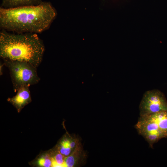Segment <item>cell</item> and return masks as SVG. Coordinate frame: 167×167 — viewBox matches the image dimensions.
<instances>
[{
    "instance_id": "obj_7",
    "label": "cell",
    "mask_w": 167,
    "mask_h": 167,
    "mask_svg": "<svg viewBox=\"0 0 167 167\" xmlns=\"http://www.w3.org/2000/svg\"><path fill=\"white\" fill-rule=\"evenodd\" d=\"M16 92L15 96L8 98L7 101L12 104L15 108L18 113H19L32 100L29 87H22Z\"/></svg>"
},
{
    "instance_id": "obj_1",
    "label": "cell",
    "mask_w": 167,
    "mask_h": 167,
    "mask_svg": "<svg viewBox=\"0 0 167 167\" xmlns=\"http://www.w3.org/2000/svg\"><path fill=\"white\" fill-rule=\"evenodd\" d=\"M51 3L11 9L0 7V27L8 32L39 33L49 28L57 15Z\"/></svg>"
},
{
    "instance_id": "obj_11",
    "label": "cell",
    "mask_w": 167,
    "mask_h": 167,
    "mask_svg": "<svg viewBox=\"0 0 167 167\" xmlns=\"http://www.w3.org/2000/svg\"><path fill=\"white\" fill-rule=\"evenodd\" d=\"M32 164L39 167H52V157L49 150L40 154Z\"/></svg>"
},
{
    "instance_id": "obj_9",
    "label": "cell",
    "mask_w": 167,
    "mask_h": 167,
    "mask_svg": "<svg viewBox=\"0 0 167 167\" xmlns=\"http://www.w3.org/2000/svg\"><path fill=\"white\" fill-rule=\"evenodd\" d=\"M145 116L154 121L157 125L164 138H167V110Z\"/></svg>"
},
{
    "instance_id": "obj_12",
    "label": "cell",
    "mask_w": 167,
    "mask_h": 167,
    "mask_svg": "<svg viewBox=\"0 0 167 167\" xmlns=\"http://www.w3.org/2000/svg\"><path fill=\"white\" fill-rule=\"evenodd\" d=\"M52 160V167H65V157L55 147L49 150Z\"/></svg>"
},
{
    "instance_id": "obj_5",
    "label": "cell",
    "mask_w": 167,
    "mask_h": 167,
    "mask_svg": "<svg viewBox=\"0 0 167 167\" xmlns=\"http://www.w3.org/2000/svg\"><path fill=\"white\" fill-rule=\"evenodd\" d=\"M135 126L150 148H153L154 144L164 138L156 124L147 116H139Z\"/></svg>"
},
{
    "instance_id": "obj_8",
    "label": "cell",
    "mask_w": 167,
    "mask_h": 167,
    "mask_svg": "<svg viewBox=\"0 0 167 167\" xmlns=\"http://www.w3.org/2000/svg\"><path fill=\"white\" fill-rule=\"evenodd\" d=\"M86 153L84 151L81 144L70 155L65 157V167H73L79 166L86 158Z\"/></svg>"
},
{
    "instance_id": "obj_6",
    "label": "cell",
    "mask_w": 167,
    "mask_h": 167,
    "mask_svg": "<svg viewBox=\"0 0 167 167\" xmlns=\"http://www.w3.org/2000/svg\"><path fill=\"white\" fill-rule=\"evenodd\" d=\"M81 144L78 138L66 133L59 141L55 147L66 157L71 154Z\"/></svg>"
},
{
    "instance_id": "obj_4",
    "label": "cell",
    "mask_w": 167,
    "mask_h": 167,
    "mask_svg": "<svg viewBox=\"0 0 167 167\" xmlns=\"http://www.w3.org/2000/svg\"><path fill=\"white\" fill-rule=\"evenodd\" d=\"M139 116H148L167 110V100L164 94L158 89L146 91L139 107Z\"/></svg>"
},
{
    "instance_id": "obj_10",
    "label": "cell",
    "mask_w": 167,
    "mask_h": 167,
    "mask_svg": "<svg viewBox=\"0 0 167 167\" xmlns=\"http://www.w3.org/2000/svg\"><path fill=\"white\" fill-rule=\"evenodd\" d=\"M42 2V0H2L0 7L4 9H11L35 6Z\"/></svg>"
},
{
    "instance_id": "obj_3",
    "label": "cell",
    "mask_w": 167,
    "mask_h": 167,
    "mask_svg": "<svg viewBox=\"0 0 167 167\" xmlns=\"http://www.w3.org/2000/svg\"><path fill=\"white\" fill-rule=\"evenodd\" d=\"M9 71L14 92L21 87L38 84L40 80L37 68L25 62L3 59Z\"/></svg>"
},
{
    "instance_id": "obj_2",
    "label": "cell",
    "mask_w": 167,
    "mask_h": 167,
    "mask_svg": "<svg viewBox=\"0 0 167 167\" xmlns=\"http://www.w3.org/2000/svg\"><path fill=\"white\" fill-rule=\"evenodd\" d=\"M45 51L43 41L36 33H18L1 29L0 57L27 62L37 68L41 64Z\"/></svg>"
}]
</instances>
